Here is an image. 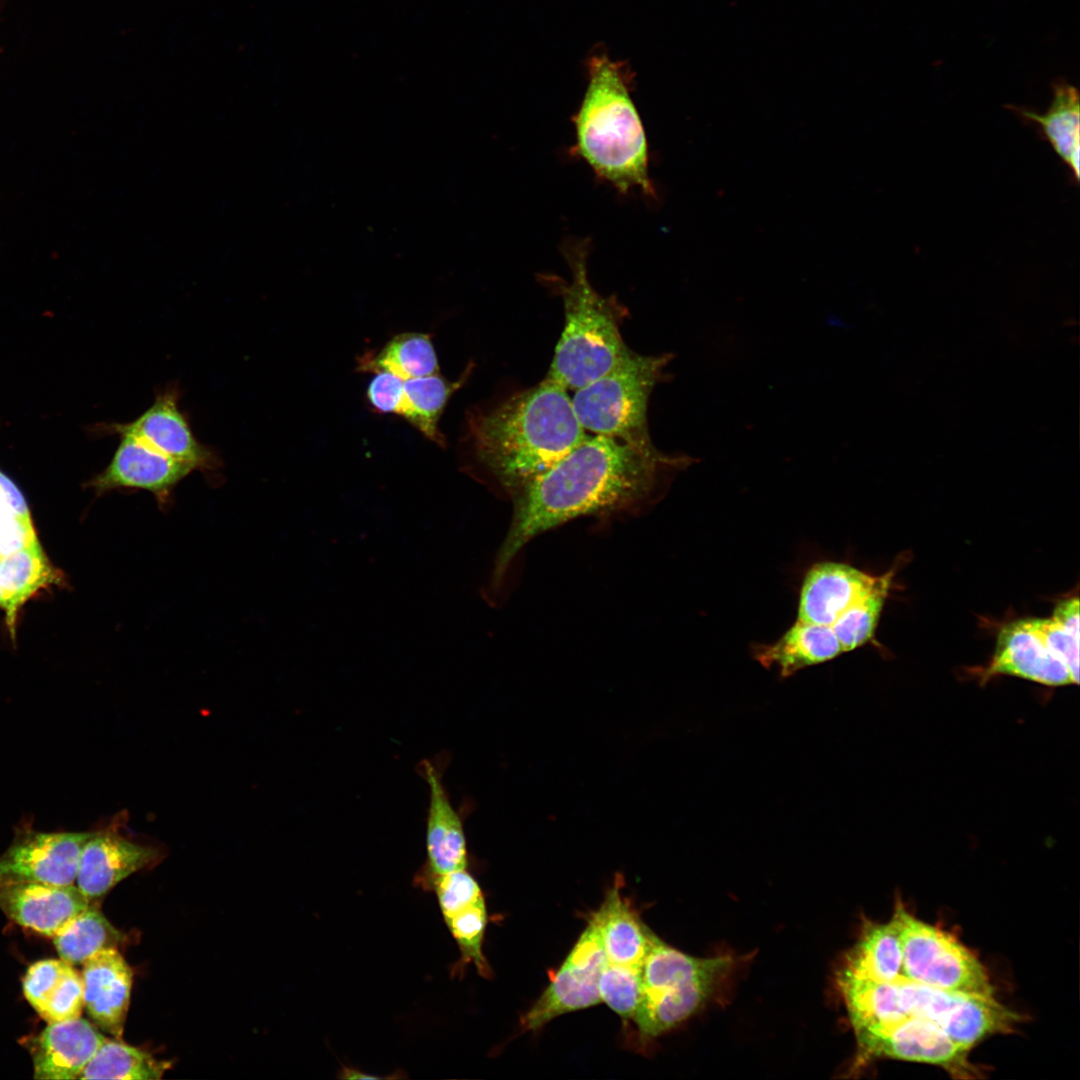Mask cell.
<instances>
[{"instance_id": "cell-11", "label": "cell", "mask_w": 1080, "mask_h": 1080, "mask_svg": "<svg viewBox=\"0 0 1080 1080\" xmlns=\"http://www.w3.org/2000/svg\"><path fill=\"white\" fill-rule=\"evenodd\" d=\"M606 962L597 928L589 920L550 984L523 1015L524 1030H537L560 1015L600 1003L598 982Z\"/></svg>"}, {"instance_id": "cell-26", "label": "cell", "mask_w": 1080, "mask_h": 1080, "mask_svg": "<svg viewBox=\"0 0 1080 1080\" xmlns=\"http://www.w3.org/2000/svg\"><path fill=\"white\" fill-rule=\"evenodd\" d=\"M837 984L854 1033L907 1017L895 981L882 982L837 972Z\"/></svg>"}, {"instance_id": "cell-40", "label": "cell", "mask_w": 1080, "mask_h": 1080, "mask_svg": "<svg viewBox=\"0 0 1080 1080\" xmlns=\"http://www.w3.org/2000/svg\"><path fill=\"white\" fill-rule=\"evenodd\" d=\"M1 608H2V597H1V592H0V609Z\"/></svg>"}, {"instance_id": "cell-12", "label": "cell", "mask_w": 1080, "mask_h": 1080, "mask_svg": "<svg viewBox=\"0 0 1080 1080\" xmlns=\"http://www.w3.org/2000/svg\"><path fill=\"white\" fill-rule=\"evenodd\" d=\"M92 832H41L20 825L0 855V885L36 882L73 885L82 849Z\"/></svg>"}, {"instance_id": "cell-29", "label": "cell", "mask_w": 1080, "mask_h": 1080, "mask_svg": "<svg viewBox=\"0 0 1080 1080\" xmlns=\"http://www.w3.org/2000/svg\"><path fill=\"white\" fill-rule=\"evenodd\" d=\"M122 934L94 906H89L67 922L54 936V946L62 960L83 964L97 952L117 948Z\"/></svg>"}, {"instance_id": "cell-31", "label": "cell", "mask_w": 1080, "mask_h": 1080, "mask_svg": "<svg viewBox=\"0 0 1080 1080\" xmlns=\"http://www.w3.org/2000/svg\"><path fill=\"white\" fill-rule=\"evenodd\" d=\"M895 575V567L876 577L871 589L846 609L831 626L844 652L857 649L874 636Z\"/></svg>"}, {"instance_id": "cell-30", "label": "cell", "mask_w": 1080, "mask_h": 1080, "mask_svg": "<svg viewBox=\"0 0 1080 1080\" xmlns=\"http://www.w3.org/2000/svg\"><path fill=\"white\" fill-rule=\"evenodd\" d=\"M165 1071L164 1063L116 1038L103 1042L79 1079L156 1080Z\"/></svg>"}, {"instance_id": "cell-10", "label": "cell", "mask_w": 1080, "mask_h": 1080, "mask_svg": "<svg viewBox=\"0 0 1080 1080\" xmlns=\"http://www.w3.org/2000/svg\"><path fill=\"white\" fill-rule=\"evenodd\" d=\"M180 398L178 385H167L137 418L125 423L102 424L100 432L132 436L165 456L193 466L196 471L214 473L221 467V460L214 449L195 436L180 408Z\"/></svg>"}, {"instance_id": "cell-33", "label": "cell", "mask_w": 1080, "mask_h": 1080, "mask_svg": "<svg viewBox=\"0 0 1080 1080\" xmlns=\"http://www.w3.org/2000/svg\"><path fill=\"white\" fill-rule=\"evenodd\" d=\"M444 921L461 954L460 960L453 968L454 974L472 963L482 977L490 978L492 971L482 950L488 921L484 899L444 919Z\"/></svg>"}, {"instance_id": "cell-13", "label": "cell", "mask_w": 1080, "mask_h": 1080, "mask_svg": "<svg viewBox=\"0 0 1080 1080\" xmlns=\"http://www.w3.org/2000/svg\"><path fill=\"white\" fill-rule=\"evenodd\" d=\"M119 444L106 468L87 483L97 495L113 490H144L161 508L168 506L175 488L195 468L177 461L142 441L119 435Z\"/></svg>"}, {"instance_id": "cell-21", "label": "cell", "mask_w": 1080, "mask_h": 1080, "mask_svg": "<svg viewBox=\"0 0 1080 1080\" xmlns=\"http://www.w3.org/2000/svg\"><path fill=\"white\" fill-rule=\"evenodd\" d=\"M842 653L831 627L799 621L776 641L752 646L753 658L766 669L775 668L781 678L833 660Z\"/></svg>"}, {"instance_id": "cell-36", "label": "cell", "mask_w": 1080, "mask_h": 1080, "mask_svg": "<svg viewBox=\"0 0 1080 1080\" xmlns=\"http://www.w3.org/2000/svg\"><path fill=\"white\" fill-rule=\"evenodd\" d=\"M84 1008L83 982L72 965L48 998L39 1015L49 1024L79 1018Z\"/></svg>"}, {"instance_id": "cell-32", "label": "cell", "mask_w": 1080, "mask_h": 1080, "mask_svg": "<svg viewBox=\"0 0 1080 1080\" xmlns=\"http://www.w3.org/2000/svg\"><path fill=\"white\" fill-rule=\"evenodd\" d=\"M36 541V531L23 494L0 470V556Z\"/></svg>"}, {"instance_id": "cell-27", "label": "cell", "mask_w": 1080, "mask_h": 1080, "mask_svg": "<svg viewBox=\"0 0 1080 1080\" xmlns=\"http://www.w3.org/2000/svg\"><path fill=\"white\" fill-rule=\"evenodd\" d=\"M902 956L898 931L887 923L866 921L858 941L846 954L838 972L882 982L901 976Z\"/></svg>"}, {"instance_id": "cell-38", "label": "cell", "mask_w": 1080, "mask_h": 1080, "mask_svg": "<svg viewBox=\"0 0 1080 1080\" xmlns=\"http://www.w3.org/2000/svg\"><path fill=\"white\" fill-rule=\"evenodd\" d=\"M69 965L71 964L62 959H45L34 963L27 970L23 979V992L38 1014L43 1010Z\"/></svg>"}, {"instance_id": "cell-23", "label": "cell", "mask_w": 1080, "mask_h": 1080, "mask_svg": "<svg viewBox=\"0 0 1080 1080\" xmlns=\"http://www.w3.org/2000/svg\"><path fill=\"white\" fill-rule=\"evenodd\" d=\"M590 920L597 928L608 962L641 966L648 948L649 928L623 898L617 883Z\"/></svg>"}, {"instance_id": "cell-22", "label": "cell", "mask_w": 1080, "mask_h": 1080, "mask_svg": "<svg viewBox=\"0 0 1080 1080\" xmlns=\"http://www.w3.org/2000/svg\"><path fill=\"white\" fill-rule=\"evenodd\" d=\"M61 582V572L52 565L39 541L0 556L1 609L12 639L22 607L40 591Z\"/></svg>"}, {"instance_id": "cell-18", "label": "cell", "mask_w": 1080, "mask_h": 1080, "mask_svg": "<svg viewBox=\"0 0 1080 1080\" xmlns=\"http://www.w3.org/2000/svg\"><path fill=\"white\" fill-rule=\"evenodd\" d=\"M84 1008L103 1031L119 1039L130 1004L132 970L117 948H107L83 963Z\"/></svg>"}, {"instance_id": "cell-25", "label": "cell", "mask_w": 1080, "mask_h": 1080, "mask_svg": "<svg viewBox=\"0 0 1080 1080\" xmlns=\"http://www.w3.org/2000/svg\"><path fill=\"white\" fill-rule=\"evenodd\" d=\"M468 371L457 381L440 373L401 379L397 416L406 420L426 439L440 447L446 440L439 428L440 418L451 396L465 383Z\"/></svg>"}, {"instance_id": "cell-1", "label": "cell", "mask_w": 1080, "mask_h": 1080, "mask_svg": "<svg viewBox=\"0 0 1080 1080\" xmlns=\"http://www.w3.org/2000/svg\"><path fill=\"white\" fill-rule=\"evenodd\" d=\"M694 461L655 447L639 448L618 438L588 434L553 467L512 495V521L495 560L494 580L502 577L534 537L582 516L639 509Z\"/></svg>"}, {"instance_id": "cell-28", "label": "cell", "mask_w": 1080, "mask_h": 1080, "mask_svg": "<svg viewBox=\"0 0 1080 1080\" xmlns=\"http://www.w3.org/2000/svg\"><path fill=\"white\" fill-rule=\"evenodd\" d=\"M357 362L360 372H388L401 379L440 373L431 336L420 332L397 334L377 352H367Z\"/></svg>"}, {"instance_id": "cell-9", "label": "cell", "mask_w": 1080, "mask_h": 1080, "mask_svg": "<svg viewBox=\"0 0 1080 1080\" xmlns=\"http://www.w3.org/2000/svg\"><path fill=\"white\" fill-rule=\"evenodd\" d=\"M857 1064L891 1058L943 1068L957 1078H976L980 1071L969 1061L971 1048L954 1041L934 1023L907 1017L883 1027L855 1033Z\"/></svg>"}, {"instance_id": "cell-20", "label": "cell", "mask_w": 1080, "mask_h": 1080, "mask_svg": "<svg viewBox=\"0 0 1080 1080\" xmlns=\"http://www.w3.org/2000/svg\"><path fill=\"white\" fill-rule=\"evenodd\" d=\"M984 674L985 679L1005 674L1048 686L1074 683L1068 667L1049 650L1026 619L1001 629L992 661Z\"/></svg>"}, {"instance_id": "cell-24", "label": "cell", "mask_w": 1080, "mask_h": 1080, "mask_svg": "<svg viewBox=\"0 0 1080 1080\" xmlns=\"http://www.w3.org/2000/svg\"><path fill=\"white\" fill-rule=\"evenodd\" d=\"M1053 97L1044 114L1023 107L1009 106L1021 117L1037 124L1057 155L1079 180L1080 103L1075 86L1065 80L1052 85Z\"/></svg>"}, {"instance_id": "cell-39", "label": "cell", "mask_w": 1080, "mask_h": 1080, "mask_svg": "<svg viewBox=\"0 0 1080 1080\" xmlns=\"http://www.w3.org/2000/svg\"><path fill=\"white\" fill-rule=\"evenodd\" d=\"M1052 617L1067 631L1079 638V599L1071 597L1060 601Z\"/></svg>"}, {"instance_id": "cell-4", "label": "cell", "mask_w": 1080, "mask_h": 1080, "mask_svg": "<svg viewBox=\"0 0 1080 1080\" xmlns=\"http://www.w3.org/2000/svg\"><path fill=\"white\" fill-rule=\"evenodd\" d=\"M563 252L571 281L559 284L565 323L545 378L575 391L609 372L629 349L619 332L617 303L589 281V242L569 241Z\"/></svg>"}, {"instance_id": "cell-14", "label": "cell", "mask_w": 1080, "mask_h": 1080, "mask_svg": "<svg viewBox=\"0 0 1080 1080\" xmlns=\"http://www.w3.org/2000/svg\"><path fill=\"white\" fill-rule=\"evenodd\" d=\"M429 788L426 819V861L416 873L415 884L428 891L437 876L466 869L467 845L463 823L453 807L438 767L428 760L419 766Z\"/></svg>"}, {"instance_id": "cell-17", "label": "cell", "mask_w": 1080, "mask_h": 1080, "mask_svg": "<svg viewBox=\"0 0 1080 1080\" xmlns=\"http://www.w3.org/2000/svg\"><path fill=\"white\" fill-rule=\"evenodd\" d=\"M90 906L76 885L24 882L0 885V909L15 923L53 937Z\"/></svg>"}, {"instance_id": "cell-34", "label": "cell", "mask_w": 1080, "mask_h": 1080, "mask_svg": "<svg viewBox=\"0 0 1080 1080\" xmlns=\"http://www.w3.org/2000/svg\"><path fill=\"white\" fill-rule=\"evenodd\" d=\"M601 1002L621 1018L633 1020L643 998L641 966L606 962L598 982Z\"/></svg>"}, {"instance_id": "cell-7", "label": "cell", "mask_w": 1080, "mask_h": 1080, "mask_svg": "<svg viewBox=\"0 0 1080 1080\" xmlns=\"http://www.w3.org/2000/svg\"><path fill=\"white\" fill-rule=\"evenodd\" d=\"M891 919L898 931L902 977L947 991L994 996L985 966L953 935L917 919L901 903Z\"/></svg>"}, {"instance_id": "cell-16", "label": "cell", "mask_w": 1080, "mask_h": 1080, "mask_svg": "<svg viewBox=\"0 0 1080 1080\" xmlns=\"http://www.w3.org/2000/svg\"><path fill=\"white\" fill-rule=\"evenodd\" d=\"M876 577L843 562L814 563L802 580L796 621L831 627L871 589Z\"/></svg>"}, {"instance_id": "cell-15", "label": "cell", "mask_w": 1080, "mask_h": 1080, "mask_svg": "<svg viewBox=\"0 0 1080 1080\" xmlns=\"http://www.w3.org/2000/svg\"><path fill=\"white\" fill-rule=\"evenodd\" d=\"M158 849L138 844L109 826L92 832L78 865L76 886L91 902L125 878L157 862Z\"/></svg>"}, {"instance_id": "cell-6", "label": "cell", "mask_w": 1080, "mask_h": 1080, "mask_svg": "<svg viewBox=\"0 0 1080 1080\" xmlns=\"http://www.w3.org/2000/svg\"><path fill=\"white\" fill-rule=\"evenodd\" d=\"M670 359V354L646 356L629 350L609 372L576 389L571 402L582 428L639 448L654 447L648 403Z\"/></svg>"}, {"instance_id": "cell-35", "label": "cell", "mask_w": 1080, "mask_h": 1080, "mask_svg": "<svg viewBox=\"0 0 1080 1080\" xmlns=\"http://www.w3.org/2000/svg\"><path fill=\"white\" fill-rule=\"evenodd\" d=\"M428 891L435 892L444 919L484 899L478 882L466 869L437 876Z\"/></svg>"}, {"instance_id": "cell-8", "label": "cell", "mask_w": 1080, "mask_h": 1080, "mask_svg": "<svg viewBox=\"0 0 1080 1080\" xmlns=\"http://www.w3.org/2000/svg\"><path fill=\"white\" fill-rule=\"evenodd\" d=\"M895 983L909 1017L934 1023L954 1041L969 1048L990 1036L1013 1032L1022 1021L1021 1015L994 996L947 991L902 976Z\"/></svg>"}, {"instance_id": "cell-19", "label": "cell", "mask_w": 1080, "mask_h": 1080, "mask_svg": "<svg viewBox=\"0 0 1080 1080\" xmlns=\"http://www.w3.org/2000/svg\"><path fill=\"white\" fill-rule=\"evenodd\" d=\"M107 1038L81 1017L49 1025L31 1041L34 1078L79 1079Z\"/></svg>"}, {"instance_id": "cell-3", "label": "cell", "mask_w": 1080, "mask_h": 1080, "mask_svg": "<svg viewBox=\"0 0 1080 1080\" xmlns=\"http://www.w3.org/2000/svg\"><path fill=\"white\" fill-rule=\"evenodd\" d=\"M588 76L583 100L573 117L575 143L571 153L619 192L638 189L655 198L648 143L630 94L629 71L624 64L598 54L589 60Z\"/></svg>"}, {"instance_id": "cell-2", "label": "cell", "mask_w": 1080, "mask_h": 1080, "mask_svg": "<svg viewBox=\"0 0 1080 1080\" xmlns=\"http://www.w3.org/2000/svg\"><path fill=\"white\" fill-rule=\"evenodd\" d=\"M568 390L545 378L468 417L465 448L475 469L511 496L586 437Z\"/></svg>"}, {"instance_id": "cell-37", "label": "cell", "mask_w": 1080, "mask_h": 1080, "mask_svg": "<svg viewBox=\"0 0 1080 1080\" xmlns=\"http://www.w3.org/2000/svg\"><path fill=\"white\" fill-rule=\"evenodd\" d=\"M1049 650L1068 667L1074 683L1079 680V638L1075 637L1053 617L1026 619Z\"/></svg>"}, {"instance_id": "cell-5", "label": "cell", "mask_w": 1080, "mask_h": 1080, "mask_svg": "<svg viewBox=\"0 0 1080 1080\" xmlns=\"http://www.w3.org/2000/svg\"><path fill=\"white\" fill-rule=\"evenodd\" d=\"M641 964L643 998L640 1019L646 1030L661 1035L687 1020L726 983L735 959L729 955L695 957L662 941L650 929Z\"/></svg>"}]
</instances>
